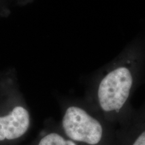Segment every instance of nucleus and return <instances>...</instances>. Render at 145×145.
Returning <instances> with one entry per match:
<instances>
[{
  "mask_svg": "<svg viewBox=\"0 0 145 145\" xmlns=\"http://www.w3.org/2000/svg\"><path fill=\"white\" fill-rule=\"evenodd\" d=\"M145 61V45L135 41L92 79L83 97L94 111L118 128L133 113L131 98Z\"/></svg>",
  "mask_w": 145,
  "mask_h": 145,
  "instance_id": "f257e3e1",
  "label": "nucleus"
},
{
  "mask_svg": "<svg viewBox=\"0 0 145 145\" xmlns=\"http://www.w3.org/2000/svg\"><path fill=\"white\" fill-rule=\"evenodd\" d=\"M61 130L77 145H115L117 128L82 98L61 101Z\"/></svg>",
  "mask_w": 145,
  "mask_h": 145,
  "instance_id": "f03ea898",
  "label": "nucleus"
},
{
  "mask_svg": "<svg viewBox=\"0 0 145 145\" xmlns=\"http://www.w3.org/2000/svg\"><path fill=\"white\" fill-rule=\"evenodd\" d=\"M30 110L14 82L0 83V145H18L28 135Z\"/></svg>",
  "mask_w": 145,
  "mask_h": 145,
  "instance_id": "7ed1b4c3",
  "label": "nucleus"
},
{
  "mask_svg": "<svg viewBox=\"0 0 145 145\" xmlns=\"http://www.w3.org/2000/svg\"><path fill=\"white\" fill-rule=\"evenodd\" d=\"M115 145H145V105L117 128Z\"/></svg>",
  "mask_w": 145,
  "mask_h": 145,
  "instance_id": "20e7f679",
  "label": "nucleus"
},
{
  "mask_svg": "<svg viewBox=\"0 0 145 145\" xmlns=\"http://www.w3.org/2000/svg\"><path fill=\"white\" fill-rule=\"evenodd\" d=\"M26 145H77L68 138L60 127L59 123L48 120L34 140Z\"/></svg>",
  "mask_w": 145,
  "mask_h": 145,
  "instance_id": "39448f33",
  "label": "nucleus"
}]
</instances>
